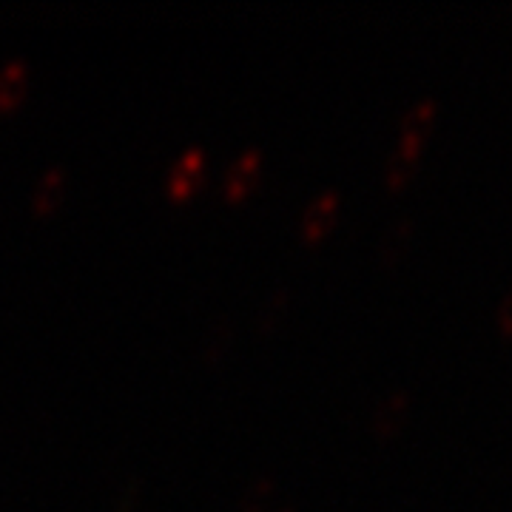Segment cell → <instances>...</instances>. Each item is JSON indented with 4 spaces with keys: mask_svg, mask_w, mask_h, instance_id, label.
Listing matches in <instances>:
<instances>
[{
    "mask_svg": "<svg viewBox=\"0 0 512 512\" xmlns=\"http://www.w3.org/2000/svg\"><path fill=\"white\" fill-rule=\"evenodd\" d=\"M436 114H439V100H433V97H424V100H419L413 109L407 111V117H404L402 140H399V143L424 146V137H427V131L433 128Z\"/></svg>",
    "mask_w": 512,
    "mask_h": 512,
    "instance_id": "1",
    "label": "cell"
},
{
    "mask_svg": "<svg viewBox=\"0 0 512 512\" xmlns=\"http://www.w3.org/2000/svg\"><path fill=\"white\" fill-rule=\"evenodd\" d=\"M421 148L424 146H410V143H399L396 148V154H393V160L387 165V183L393 185V188H399V185L413 174V168L419 165L421 157Z\"/></svg>",
    "mask_w": 512,
    "mask_h": 512,
    "instance_id": "2",
    "label": "cell"
},
{
    "mask_svg": "<svg viewBox=\"0 0 512 512\" xmlns=\"http://www.w3.org/2000/svg\"><path fill=\"white\" fill-rule=\"evenodd\" d=\"M498 330H501V336H512V291L501 299V305H498Z\"/></svg>",
    "mask_w": 512,
    "mask_h": 512,
    "instance_id": "3",
    "label": "cell"
}]
</instances>
